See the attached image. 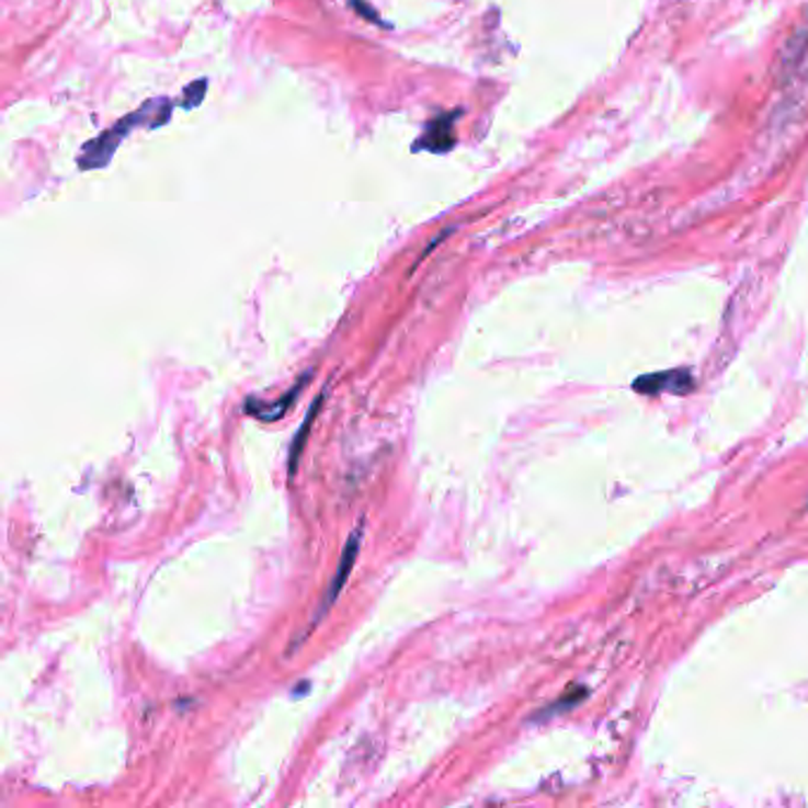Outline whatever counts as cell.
Segmentation results:
<instances>
[{"mask_svg":"<svg viewBox=\"0 0 808 808\" xmlns=\"http://www.w3.org/2000/svg\"><path fill=\"white\" fill-rule=\"evenodd\" d=\"M171 110H173V105H171L169 100L145 102V105L138 112L128 114L126 120H122L114 128H110L107 134H102L91 145H86V150H83L81 161H79L81 169H100V167H105L107 161H110V157L114 155V150H116V147H120V143L124 140V136L128 134L130 128L167 124L169 116H171Z\"/></svg>","mask_w":808,"mask_h":808,"instance_id":"6da1fadb","label":"cell"},{"mask_svg":"<svg viewBox=\"0 0 808 808\" xmlns=\"http://www.w3.org/2000/svg\"><path fill=\"white\" fill-rule=\"evenodd\" d=\"M361 540H363V522H359V526L354 528V534L349 536V543H346V548H344L340 569H337V574H334V579H332V583H330V591H328V595H326V602H322V605H320V612L316 614L314 626L318 624L320 616L330 610V605H332V602L337 600V595H340V591L344 588V583H346V579H349V574H351V569H354L356 555H359V548H361Z\"/></svg>","mask_w":808,"mask_h":808,"instance_id":"7a4b0ae2","label":"cell"},{"mask_svg":"<svg viewBox=\"0 0 808 808\" xmlns=\"http://www.w3.org/2000/svg\"><path fill=\"white\" fill-rule=\"evenodd\" d=\"M460 112H451L444 116H434V120L424 128V136L416 143V150H432V152H446L453 147V134L451 126L458 120Z\"/></svg>","mask_w":808,"mask_h":808,"instance_id":"3957f363","label":"cell"},{"mask_svg":"<svg viewBox=\"0 0 808 808\" xmlns=\"http://www.w3.org/2000/svg\"><path fill=\"white\" fill-rule=\"evenodd\" d=\"M690 385H693V379H690L685 375V371H669V373H657V375H648V377H640L638 382H634V387L640 391V394H661V391H669V389H687Z\"/></svg>","mask_w":808,"mask_h":808,"instance_id":"277c9868","label":"cell"},{"mask_svg":"<svg viewBox=\"0 0 808 808\" xmlns=\"http://www.w3.org/2000/svg\"><path fill=\"white\" fill-rule=\"evenodd\" d=\"M322 401H326V396H320V399L311 406V410H308V418H306V422L301 424V428H299V434H297V439H294V444H292V453H289V473H294V469H297V458H299V453H301V444H304V441H306V436H308V428H311V422L316 420V413H318V406L322 403Z\"/></svg>","mask_w":808,"mask_h":808,"instance_id":"5b68a950","label":"cell"},{"mask_svg":"<svg viewBox=\"0 0 808 808\" xmlns=\"http://www.w3.org/2000/svg\"><path fill=\"white\" fill-rule=\"evenodd\" d=\"M204 91H207V81H204V79L190 86L187 91H185V98L193 95V100H190V105H187V107H197L200 102H202V98H204Z\"/></svg>","mask_w":808,"mask_h":808,"instance_id":"8992f818","label":"cell"},{"mask_svg":"<svg viewBox=\"0 0 808 808\" xmlns=\"http://www.w3.org/2000/svg\"><path fill=\"white\" fill-rule=\"evenodd\" d=\"M363 3H365V0H351V5H354L359 12H363L367 20H373L375 24H379V22H377V14H375L371 8H367V5H363Z\"/></svg>","mask_w":808,"mask_h":808,"instance_id":"52a82bcc","label":"cell"}]
</instances>
